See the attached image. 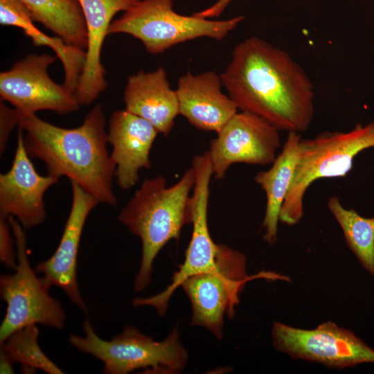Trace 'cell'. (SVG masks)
I'll return each instance as SVG.
<instances>
[{
	"label": "cell",
	"mask_w": 374,
	"mask_h": 374,
	"mask_svg": "<svg viewBox=\"0 0 374 374\" xmlns=\"http://www.w3.org/2000/svg\"><path fill=\"white\" fill-rule=\"evenodd\" d=\"M28 8L34 21L83 50L87 46L86 21L78 0H20Z\"/></svg>",
	"instance_id": "21"
},
{
	"label": "cell",
	"mask_w": 374,
	"mask_h": 374,
	"mask_svg": "<svg viewBox=\"0 0 374 374\" xmlns=\"http://www.w3.org/2000/svg\"><path fill=\"white\" fill-rule=\"evenodd\" d=\"M8 217L0 215V260L10 269H16L17 265V252L14 250L15 238Z\"/></svg>",
	"instance_id": "24"
},
{
	"label": "cell",
	"mask_w": 374,
	"mask_h": 374,
	"mask_svg": "<svg viewBox=\"0 0 374 374\" xmlns=\"http://www.w3.org/2000/svg\"><path fill=\"white\" fill-rule=\"evenodd\" d=\"M31 12L20 0H0V24L21 28L35 46L50 47L60 60L64 66V85L74 93L83 71L86 51L66 43L59 37H49L33 24Z\"/></svg>",
	"instance_id": "20"
},
{
	"label": "cell",
	"mask_w": 374,
	"mask_h": 374,
	"mask_svg": "<svg viewBox=\"0 0 374 374\" xmlns=\"http://www.w3.org/2000/svg\"><path fill=\"white\" fill-rule=\"evenodd\" d=\"M371 147H374V121L365 126L357 124L348 132H324L301 139L294 178L279 221L288 225L299 223L310 186L319 179L345 177L352 169L354 158Z\"/></svg>",
	"instance_id": "4"
},
{
	"label": "cell",
	"mask_w": 374,
	"mask_h": 374,
	"mask_svg": "<svg viewBox=\"0 0 374 374\" xmlns=\"http://www.w3.org/2000/svg\"><path fill=\"white\" fill-rule=\"evenodd\" d=\"M57 56L29 55L0 73V95L22 116L41 110L60 114L77 111L80 105L64 84H56L48 73Z\"/></svg>",
	"instance_id": "12"
},
{
	"label": "cell",
	"mask_w": 374,
	"mask_h": 374,
	"mask_svg": "<svg viewBox=\"0 0 374 374\" xmlns=\"http://www.w3.org/2000/svg\"><path fill=\"white\" fill-rule=\"evenodd\" d=\"M195 182L193 166L171 186L161 175L145 179L120 213L119 222L142 244L140 269L134 285L136 292L150 283L153 262L161 249L169 241L178 239L185 225L192 224L190 193Z\"/></svg>",
	"instance_id": "3"
},
{
	"label": "cell",
	"mask_w": 374,
	"mask_h": 374,
	"mask_svg": "<svg viewBox=\"0 0 374 374\" xmlns=\"http://www.w3.org/2000/svg\"><path fill=\"white\" fill-rule=\"evenodd\" d=\"M22 115L16 109L8 108L4 103L0 105V153L6 150L12 129L19 124Z\"/></svg>",
	"instance_id": "25"
},
{
	"label": "cell",
	"mask_w": 374,
	"mask_h": 374,
	"mask_svg": "<svg viewBox=\"0 0 374 374\" xmlns=\"http://www.w3.org/2000/svg\"><path fill=\"white\" fill-rule=\"evenodd\" d=\"M125 109L151 123L167 136L179 114L176 90L171 89L166 70L139 71L128 78L124 91Z\"/></svg>",
	"instance_id": "18"
},
{
	"label": "cell",
	"mask_w": 374,
	"mask_h": 374,
	"mask_svg": "<svg viewBox=\"0 0 374 374\" xmlns=\"http://www.w3.org/2000/svg\"><path fill=\"white\" fill-rule=\"evenodd\" d=\"M39 333L35 324L15 331L1 344L0 358L12 364L20 363L24 371L42 370L49 374L64 373L40 348Z\"/></svg>",
	"instance_id": "23"
},
{
	"label": "cell",
	"mask_w": 374,
	"mask_h": 374,
	"mask_svg": "<svg viewBox=\"0 0 374 374\" xmlns=\"http://www.w3.org/2000/svg\"><path fill=\"white\" fill-rule=\"evenodd\" d=\"M17 148L10 170L0 175V215L13 217L24 229L35 227L46 216L44 196L60 181L35 170L24 145V131L19 127Z\"/></svg>",
	"instance_id": "13"
},
{
	"label": "cell",
	"mask_w": 374,
	"mask_h": 374,
	"mask_svg": "<svg viewBox=\"0 0 374 374\" xmlns=\"http://www.w3.org/2000/svg\"><path fill=\"white\" fill-rule=\"evenodd\" d=\"M279 130L264 118L237 112L212 139L208 150L213 176L224 178L234 163L271 164L280 145Z\"/></svg>",
	"instance_id": "11"
},
{
	"label": "cell",
	"mask_w": 374,
	"mask_h": 374,
	"mask_svg": "<svg viewBox=\"0 0 374 374\" xmlns=\"http://www.w3.org/2000/svg\"><path fill=\"white\" fill-rule=\"evenodd\" d=\"M271 337L274 347L293 358L337 368L374 363V349L353 332L331 321L312 330L274 322Z\"/></svg>",
	"instance_id": "9"
},
{
	"label": "cell",
	"mask_w": 374,
	"mask_h": 374,
	"mask_svg": "<svg viewBox=\"0 0 374 374\" xmlns=\"http://www.w3.org/2000/svg\"><path fill=\"white\" fill-rule=\"evenodd\" d=\"M139 0H78L86 21V61L74 96L80 105L91 104L107 87L100 62L105 37L114 16L126 11Z\"/></svg>",
	"instance_id": "17"
},
{
	"label": "cell",
	"mask_w": 374,
	"mask_h": 374,
	"mask_svg": "<svg viewBox=\"0 0 374 374\" xmlns=\"http://www.w3.org/2000/svg\"><path fill=\"white\" fill-rule=\"evenodd\" d=\"M244 19L214 20L174 11L172 0H139L111 23L108 35L125 33L139 39L152 54L199 37L225 38Z\"/></svg>",
	"instance_id": "6"
},
{
	"label": "cell",
	"mask_w": 374,
	"mask_h": 374,
	"mask_svg": "<svg viewBox=\"0 0 374 374\" xmlns=\"http://www.w3.org/2000/svg\"><path fill=\"white\" fill-rule=\"evenodd\" d=\"M238 109L256 114L279 131L303 132L314 114V87L285 51L256 37L239 43L220 75Z\"/></svg>",
	"instance_id": "1"
},
{
	"label": "cell",
	"mask_w": 374,
	"mask_h": 374,
	"mask_svg": "<svg viewBox=\"0 0 374 374\" xmlns=\"http://www.w3.org/2000/svg\"><path fill=\"white\" fill-rule=\"evenodd\" d=\"M328 207L339 224L348 246L374 277V217H364L355 209L344 208L335 195L328 199Z\"/></svg>",
	"instance_id": "22"
},
{
	"label": "cell",
	"mask_w": 374,
	"mask_h": 374,
	"mask_svg": "<svg viewBox=\"0 0 374 374\" xmlns=\"http://www.w3.org/2000/svg\"><path fill=\"white\" fill-rule=\"evenodd\" d=\"M301 140L300 133L288 132L282 151L271 168L259 172L254 178L266 195L262 227L264 239L271 244L276 241L280 213L294 178Z\"/></svg>",
	"instance_id": "19"
},
{
	"label": "cell",
	"mask_w": 374,
	"mask_h": 374,
	"mask_svg": "<svg viewBox=\"0 0 374 374\" xmlns=\"http://www.w3.org/2000/svg\"><path fill=\"white\" fill-rule=\"evenodd\" d=\"M84 336L71 335L69 343L104 364L107 374H127L145 368L151 373H179L186 366L188 354L181 343L177 327L157 341L134 326H127L110 341L99 337L89 319L83 323Z\"/></svg>",
	"instance_id": "5"
},
{
	"label": "cell",
	"mask_w": 374,
	"mask_h": 374,
	"mask_svg": "<svg viewBox=\"0 0 374 374\" xmlns=\"http://www.w3.org/2000/svg\"><path fill=\"white\" fill-rule=\"evenodd\" d=\"M8 221L15 240L17 265L13 274L0 277L1 296L6 303L0 326L1 344L26 326L42 324L62 329L66 321L60 301L50 296L48 288L30 265L24 228L13 217H8Z\"/></svg>",
	"instance_id": "8"
},
{
	"label": "cell",
	"mask_w": 374,
	"mask_h": 374,
	"mask_svg": "<svg viewBox=\"0 0 374 374\" xmlns=\"http://www.w3.org/2000/svg\"><path fill=\"white\" fill-rule=\"evenodd\" d=\"M222 86L221 75L214 71L181 75L175 89L179 114L199 130L217 133L238 110Z\"/></svg>",
	"instance_id": "16"
},
{
	"label": "cell",
	"mask_w": 374,
	"mask_h": 374,
	"mask_svg": "<svg viewBox=\"0 0 374 374\" xmlns=\"http://www.w3.org/2000/svg\"><path fill=\"white\" fill-rule=\"evenodd\" d=\"M158 134L151 123L126 109L111 115L107 141L112 147L110 156L121 189L134 187L139 181V170L150 168V152Z\"/></svg>",
	"instance_id": "15"
},
{
	"label": "cell",
	"mask_w": 374,
	"mask_h": 374,
	"mask_svg": "<svg viewBox=\"0 0 374 374\" xmlns=\"http://www.w3.org/2000/svg\"><path fill=\"white\" fill-rule=\"evenodd\" d=\"M72 203L64 231L54 253L40 262L35 271L49 289L52 285L63 290L71 301L83 310L86 305L77 280V258L84 226L90 212L99 201L77 183L71 181Z\"/></svg>",
	"instance_id": "14"
},
{
	"label": "cell",
	"mask_w": 374,
	"mask_h": 374,
	"mask_svg": "<svg viewBox=\"0 0 374 374\" xmlns=\"http://www.w3.org/2000/svg\"><path fill=\"white\" fill-rule=\"evenodd\" d=\"M195 182L192 194L193 232L186 251L185 260L172 276L171 283L162 292L148 298L135 299L134 306H152L158 314L165 315L174 292L188 277L208 271L216 265L219 244L212 239L208 225L210 181L213 176L208 151L195 156L192 161Z\"/></svg>",
	"instance_id": "10"
},
{
	"label": "cell",
	"mask_w": 374,
	"mask_h": 374,
	"mask_svg": "<svg viewBox=\"0 0 374 374\" xmlns=\"http://www.w3.org/2000/svg\"><path fill=\"white\" fill-rule=\"evenodd\" d=\"M232 0H217L210 7L194 13L197 17L211 19L219 17Z\"/></svg>",
	"instance_id": "26"
},
{
	"label": "cell",
	"mask_w": 374,
	"mask_h": 374,
	"mask_svg": "<svg viewBox=\"0 0 374 374\" xmlns=\"http://www.w3.org/2000/svg\"><path fill=\"white\" fill-rule=\"evenodd\" d=\"M102 107L95 105L75 128L57 127L34 114L21 117L19 127L30 158L42 161L48 174L67 177L100 203L117 202L112 181L116 165L107 149V132Z\"/></svg>",
	"instance_id": "2"
},
{
	"label": "cell",
	"mask_w": 374,
	"mask_h": 374,
	"mask_svg": "<svg viewBox=\"0 0 374 374\" xmlns=\"http://www.w3.org/2000/svg\"><path fill=\"white\" fill-rule=\"evenodd\" d=\"M246 257L241 252L219 244L216 265L212 269L191 276L181 286L192 306L191 324L204 327L215 337H223L224 317L234 315L239 294L246 283L255 278H283L272 273L250 276Z\"/></svg>",
	"instance_id": "7"
}]
</instances>
